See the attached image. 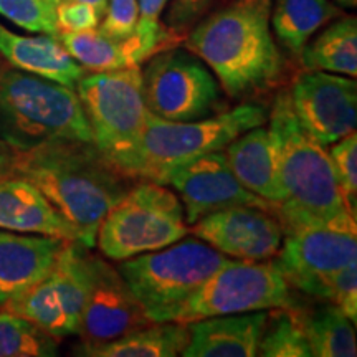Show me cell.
Instances as JSON below:
<instances>
[{
    "instance_id": "1",
    "label": "cell",
    "mask_w": 357,
    "mask_h": 357,
    "mask_svg": "<svg viewBox=\"0 0 357 357\" xmlns=\"http://www.w3.org/2000/svg\"><path fill=\"white\" fill-rule=\"evenodd\" d=\"M12 172L32 182L88 248L96 245L102 218L134 182L93 142L79 141H56L19 151Z\"/></svg>"
},
{
    "instance_id": "2",
    "label": "cell",
    "mask_w": 357,
    "mask_h": 357,
    "mask_svg": "<svg viewBox=\"0 0 357 357\" xmlns=\"http://www.w3.org/2000/svg\"><path fill=\"white\" fill-rule=\"evenodd\" d=\"M273 0H229L195 24L187 50L211 68L230 98L255 96L283 75V56L271 33Z\"/></svg>"
},
{
    "instance_id": "3",
    "label": "cell",
    "mask_w": 357,
    "mask_h": 357,
    "mask_svg": "<svg viewBox=\"0 0 357 357\" xmlns=\"http://www.w3.org/2000/svg\"><path fill=\"white\" fill-rule=\"evenodd\" d=\"M266 123L275 139L284 194L283 202L273 207L281 227L329 220L349 212L329 153L298 121L288 89L275 96Z\"/></svg>"
},
{
    "instance_id": "4",
    "label": "cell",
    "mask_w": 357,
    "mask_h": 357,
    "mask_svg": "<svg viewBox=\"0 0 357 357\" xmlns=\"http://www.w3.org/2000/svg\"><path fill=\"white\" fill-rule=\"evenodd\" d=\"M266 121L268 111L257 102H242L211 118L185 123L147 113L137 141L114 167L132 181L162 184L172 169L223 149L240 134Z\"/></svg>"
},
{
    "instance_id": "5",
    "label": "cell",
    "mask_w": 357,
    "mask_h": 357,
    "mask_svg": "<svg viewBox=\"0 0 357 357\" xmlns=\"http://www.w3.org/2000/svg\"><path fill=\"white\" fill-rule=\"evenodd\" d=\"M0 139L19 153L93 134L75 88L15 68L0 70Z\"/></svg>"
},
{
    "instance_id": "6",
    "label": "cell",
    "mask_w": 357,
    "mask_h": 357,
    "mask_svg": "<svg viewBox=\"0 0 357 357\" xmlns=\"http://www.w3.org/2000/svg\"><path fill=\"white\" fill-rule=\"evenodd\" d=\"M229 257L202 240H184L166 248L121 260L116 270L146 316L153 323H167L189 298Z\"/></svg>"
},
{
    "instance_id": "7",
    "label": "cell",
    "mask_w": 357,
    "mask_h": 357,
    "mask_svg": "<svg viewBox=\"0 0 357 357\" xmlns=\"http://www.w3.org/2000/svg\"><path fill=\"white\" fill-rule=\"evenodd\" d=\"M189 231L181 199L164 184L139 181L109 208L98 229L101 253L121 261L166 248Z\"/></svg>"
},
{
    "instance_id": "8",
    "label": "cell",
    "mask_w": 357,
    "mask_h": 357,
    "mask_svg": "<svg viewBox=\"0 0 357 357\" xmlns=\"http://www.w3.org/2000/svg\"><path fill=\"white\" fill-rule=\"evenodd\" d=\"M77 93L91 128L93 144L109 160L118 162L139 137L146 108L139 65L83 75Z\"/></svg>"
},
{
    "instance_id": "9",
    "label": "cell",
    "mask_w": 357,
    "mask_h": 357,
    "mask_svg": "<svg viewBox=\"0 0 357 357\" xmlns=\"http://www.w3.org/2000/svg\"><path fill=\"white\" fill-rule=\"evenodd\" d=\"M142 95L151 114L167 121H199L227 109L211 68L189 50L167 48L142 70Z\"/></svg>"
},
{
    "instance_id": "10",
    "label": "cell",
    "mask_w": 357,
    "mask_h": 357,
    "mask_svg": "<svg viewBox=\"0 0 357 357\" xmlns=\"http://www.w3.org/2000/svg\"><path fill=\"white\" fill-rule=\"evenodd\" d=\"M93 273L95 255L89 248L77 240L66 242L50 273L0 310L32 321L55 337L78 334Z\"/></svg>"
},
{
    "instance_id": "11",
    "label": "cell",
    "mask_w": 357,
    "mask_h": 357,
    "mask_svg": "<svg viewBox=\"0 0 357 357\" xmlns=\"http://www.w3.org/2000/svg\"><path fill=\"white\" fill-rule=\"evenodd\" d=\"M294 306L291 287L273 261L229 260L176 311L172 321L189 324L212 316Z\"/></svg>"
},
{
    "instance_id": "12",
    "label": "cell",
    "mask_w": 357,
    "mask_h": 357,
    "mask_svg": "<svg viewBox=\"0 0 357 357\" xmlns=\"http://www.w3.org/2000/svg\"><path fill=\"white\" fill-rule=\"evenodd\" d=\"M356 218L346 212L329 220L283 225L273 265L289 287L319 298L324 278L357 261Z\"/></svg>"
},
{
    "instance_id": "13",
    "label": "cell",
    "mask_w": 357,
    "mask_h": 357,
    "mask_svg": "<svg viewBox=\"0 0 357 357\" xmlns=\"http://www.w3.org/2000/svg\"><path fill=\"white\" fill-rule=\"evenodd\" d=\"M298 121L316 141L331 146L357 126V84L329 71H305L288 89Z\"/></svg>"
},
{
    "instance_id": "14",
    "label": "cell",
    "mask_w": 357,
    "mask_h": 357,
    "mask_svg": "<svg viewBox=\"0 0 357 357\" xmlns=\"http://www.w3.org/2000/svg\"><path fill=\"white\" fill-rule=\"evenodd\" d=\"M162 184L171 185L181 197L187 225H192L207 213L234 205H253L273 211V205L240 184L227 162L223 149L172 169L164 177Z\"/></svg>"
},
{
    "instance_id": "15",
    "label": "cell",
    "mask_w": 357,
    "mask_h": 357,
    "mask_svg": "<svg viewBox=\"0 0 357 357\" xmlns=\"http://www.w3.org/2000/svg\"><path fill=\"white\" fill-rule=\"evenodd\" d=\"M190 227L199 240L236 260H270L283 243V227L275 211L253 205L207 213Z\"/></svg>"
},
{
    "instance_id": "16",
    "label": "cell",
    "mask_w": 357,
    "mask_h": 357,
    "mask_svg": "<svg viewBox=\"0 0 357 357\" xmlns=\"http://www.w3.org/2000/svg\"><path fill=\"white\" fill-rule=\"evenodd\" d=\"M153 321L136 300L119 271L100 257H95L91 291L84 305L79 336L82 344L108 342Z\"/></svg>"
},
{
    "instance_id": "17",
    "label": "cell",
    "mask_w": 357,
    "mask_h": 357,
    "mask_svg": "<svg viewBox=\"0 0 357 357\" xmlns=\"http://www.w3.org/2000/svg\"><path fill=\"white\" fill-rule=\"evenodd\" d=\"M66 242L0 230V307L50 273Z\"/></svg>"
},
{
    "instance_id": "18",
    "label": "cell",
    "mask_w": 357,
    "mask_h": 357,
    "mask_svg": "<svg viewBox=\"0 0 357 357\" xmlns=\"http://www.w3.org/2000/svg\"><path fill=\"white\" fill-rule=\"evenodd\" d=\"M0 230L77 240L73 227L50 200L32 182L13 172L0 177Z\"/></svg>"
},
{
    "instance_id": "19",
    "label": "cell",
    "mask_w": 357,
    "mask_h": 357,
    "mask_svg": "<svg viewBox=\"0 0 357 357\" xmlns=\"http://www.w3.org/2000/svg\"><path fill=\"white\" fill-rule=\"evenodd\" d=\"M266 311L212 316L189 323L184 357H255L265 329Z\"/></svg>"
},
{
    "instance_id": "20",
    "label": "cell",
    "mask_w": 357,
    "mask_h": 357,
    "mask_svg": "<svg viewBox=\"0 0 357 357\" xmlns=\"http://www.w3.org/2000/svg\"><path fill=\"white\" fill-rule=\"evenodd\" d=\"M223 153L231 172L245 189L273 207L283 202L275 139L265 124L240 134L223 147Z\"/></svg>"
},
{
    "instance_id": "21",
    "label": "cell",
    "mask_w": 357,
    "mask_h": 357,
    "mask_svg": "<svg viewBox=\"0 0 357 357\" xmlns=\"http://www.w3.org/2000/svg\"><path fill=\"white\" fill-rule=\"evenodd\" d=\"M0 55L13 68L77 88L84 68L71 58L58 37H24L0 24Z\"/></svg>"
},
{
    "instance_id": "22",
    "label": "cell",
    "mask_w": 357,
    "mask_h": 357,
    "mask_svg": "<svg viewBox=\"0 0 357 357\" xmlns=\"http://www.w3.org/2000/svg\"><path fill=\"white\" fill-rule=\"evenodd\" d=\"M58 40L77 63L88 71H111L136 66L151 58L136 35L113 38L100 30L61 32Z\"/></svg>"
},
{
    "instance_id": "23",
    "label": "cell",
    "mask_w": 357,
    "mask_h": 357,
    "mask_svg": "<svg viewBox=\"0 0 357 357\" xmlns=\"http://www.w3.org/2000/svg\"><path fill=\"white\" fill-rule=\"evenodd\" d=\"M189 324L167 321L144 328L108 342L82 344L77 354L89 357H176L189 344Z\"/></svg>"
},
{
    "instance_id": "24",
    "label": "cell",
    "mask_w": 357,
    "mask_h": 357,
    "mask_svg": "<svg viewBox=\"0 0 357 357\" xmlns=\"http://www.w3.org/2000/svg\"><path fill=\"white\" fill-rule=\"evenodd\" d=\"M341 13L329 0H275L270 22L281 47L300 56L312 35Z\"/></svg>"
},
{
    "instance_id": "25",
    "label": "cell",
    "mask_w": 357,
    "mask_h": 357,
    "mask_svg": "<svg viewBox=\"0 0 357 357\" xmlns=\"http://www.w3.org/2000/svg\"><path fill=\"white\" fill-rule=\"evenodd\" d=\"M307 71H329L356 78L357 75V20L342 17L328 26L301 52Z\"/></svg>"
},
{
    "instance_id": "26",
    "label": "cell",
    "mask_w": 357,
    "mask_h": 357,
    "mask_svg": "<svg viewBox=\"0 0 357 357\" xmlns=\"http://www.w3.org/2000/svg\"><path fill=\"white\" fill-rule=\"evenodd\" d=\"M312 357H356V324L336 305L300 311Z\"/></svg>"
},
{
    "instance_id": "27",
    "label": "cell",
    "mask_w": 357,
    "mask_h": 357,
    "mask_svg": "<svg viewBox=\"0 0 357 357\" xmlns=\"http://www.w3.org/2000/svg\"><path fill=\"white\" fill-rule=\"evenodd\" d=\"M258 356L263 357H312L303 329L300 310L294 306L266 311Z\"/></svg>"
},
{
    "instance_id": "28",
    "label": "cell",
    "mask_w": 357,
    "mask_h": 357,
    "mask_svg": "<svg viewBox=\"0 0 357 357\" xmlns=\"http://www.w3.org/2000/svg\"><path fill=\"white\" fill-rule=\"evenodd\" d=\"M58 354V337L32 321L0 310V357H53Z\"/></svg>"
},
{
    "instance_id": "29",
    "label": "cell",
    "mask_w": 357,
    "mask_h": 357,
    "mask_svg": "<svg viewBox=\"0 0 357 357\" xmlns=\"http://www.w3.org/2000/svg\"><path fill=\"white\" fill-rule=\"evenodd\" d=\"M56 7L47 0H0V15L26 32L58 37Z\"/></svg>"
},
{
    "instance_id": "30",
    "label": "cell",
    "mask_w": 357,
    "mask_h": 357,
    "mask_svg": "<svg viewBox=\"0 0 357 357\" xmlns=\"http://www.w3.org/2000/svg\"><path fill=\"white\" fill-rule=\"evenodd\" d=\"M169 0H139V20H137L136 35L141 40L142 47L153 56L155 53L172 48L177 42V33L166 25L160 24V15Z\"/></svg>"
},
{
    "instance_id": "31",
    "label": "cell",
    "mask_w": 357,
    "mask_h": 357,
    "mask_svg": "<svg viewBox=\"0 0 357 357\" xmlns=\"http://www.w3.org/2000/svg\"><path fill=\"white\" fill-rule=\"evenodd\" d=\"M329 158H331L334 172L341 185L342 195L347 204L351 215L357 217V134H347L331 144Z\"/></svg>"
},
{
    "instance_id": "32",
    "label": "cell",
    "mask_w": 357,
    "mask_h": 357,
    "mask_svg": "<svg viewBox=\"0 0 357 357\" xmlns=\"http://www.w3.org/2000/svg\"><path fill=\"white\" fill-rule=\"evenodd\" d=\"M319 300L336 305L352 323H357V261L323 280Z\"/></svg>"
},
{
    "instance_id": "33",
    "label": "cell",
    "mask_w": 357,
    "mask_h": 357,
    "mask_svg": "<svg viewBox=\"0 0 357 357\" xmlns=\"http://www.w3.org/2000/svg\"><path fill=\"white\" fill-rule=\"evenodd\" d=\"M139 20L137 0H108L100 32L113 38H128L134 35Z\"/></svg>"
},
{
    "instance_id": "34",
    "label": "cell",
    "mask_w": 357,
    "mask_h": 357,
    "mask_svg": "<svg viewBox=\"0 0 357 357\" xmlns=\"http://www.w3.org/2000/svg\"><path fill=\"white\" fill-rule=\"evenodd\" d=\"M58 33L61 32H84L100 25L102 17L88 3L61 0L56 8Z\"/></svg>"
},
{
    "instance_id": "35",
    "label": "cell",
    "mask_w": 357,
    "mask_h": 357,
    "mask_svg": "<svg viewBox=\"0 0 357 357\" xmlns=\"http://www.w3.org/2000/svg\"><path fill=\"white\" fill-rule=\"evenodd\" d=\"M217 0H172L167 12V26L172 32H184L211 10Z\"/></svg>"
},
{
    "instance_id": "36",
    "label": "cell",
    "mask_w": 357,
    "mask_h": 357,
    "mask_svg": "<svg viewBox=\"0 0 357 357\" xmlns=\"http://www.w3.org/2000/svg\"><path fill=\"white\" fill-rule=\"evenodd\" d=\"M13 158H15V153L12 147L0 139V177L12 174Z\"/></svg>"
},
{
    "instance_id": "37",
    "label": "cell",
    "mask_w": 357,
    "mask_h": 357,
    "mask_svg": "<svg viewBox=\"0 0 357 357\" xmlns=\"http://www.w3.org/2000/svg\"><path fill=\"white\" fill-rule=\"evenodd\" d=\"M71 2L88 3V6H91L93 8H96V12L100 13L101 17H105L106 7H108V0H71Z\"/></svg>"
},
{
    "instance_id": "38",
    "label": "cell",
    "mask_w": 357,
    "mask_h": 357,
    "mask_svg": "<svg viewBox=\"0 0 357 357\" xmlns=\"http://www.w3.org/2000/svg\"><path fill=\"white\" fill-rule=\"evenodd\" d=\"M337 6L344 7V8H354L357 6V0H336Z\"/></svg>"
},
{
    "instance_id": "39",
    "label": "cell",
    "mask_w": 357,
    "mask_h": 357,
    "mask_svg": "<svg viewBox=\"0 0 357 357\" xmlns=\"http://www.w3.org/2000/svg\"><path fill=\"white\" fill-rule=\"evenodd\" d=\"M47 2H50L53 7H56V6H58V3H60V2H61V0H47Z\"/></svg>"
}]
</instances>
